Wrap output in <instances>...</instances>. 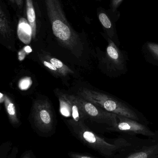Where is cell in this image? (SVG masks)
<instances>
[{"instance_id": "obj_1", "label": "cell", "mask_w": 158, "mask_h": 158, "mask_svg": "<svg viewBox=\"0 0 158 158\" xmlns=\"http://www.w3.org/2000/svg\"><path fill=\"white\" fill-rule=\"evenodd\" d=\"M45 3L55 37L64 47L75 52L81 44L80 39L68 21L60 1L45 0Z\"/></svg>"}, {"instance_id": "obj_2", "label": "cell", "mask_w": 158, "mask_h": 158, "mask_svg": "<svg viewBox=\"0 0 158 158\" xmlns=\"http://www.w3.org/2000/svg\"><path fill=\"white\" fill-rule=\"evenodd\" d=\"M78 94L85 100L108 112L138 122L143 118V115L135 108L110 94L86 88H81Z\"/></svg>"}, {"instance_id": "obj_3", "label": "cell", "mask_w": 158, "mask_h": 158, "mask_svg": "<svg viewBox=\"0 0 158 158\" xmlns=\"http://www.w3.org/2000/svg\"><path fill=\"white\" fill-rule=\"evenodd\" d=\"M71 134L84 145L107 158H112L117 152L118 147L107 143L89 129L83 122L74 120L65 121Z\"/></svg>"}, {"instance_id": "obj_4", "label": "cell", "mask_w": 158, "mask_h": 158, "mask_svg": "<svg viewBox=\"0 0 158 158\" xmlns=\"http://www.w3.org/2000/svg\"><path fill=\"white\" fill-rule=\"evenodd\" d=\"M108 43L105 52H101L99 65L102 71L108 77L117 78L127 74L128 71V53L120 49L114 41L103 34Z\"/></svg>"}, {"instance_id": "obj_5", "label": "cell", "mask_w": 158, "mask_h": 158, "mask_svg": "<svg viewBox=\"0 0 158 158\" xmlns=\"http://www.w3.org/2000/svg\"><path fill=\"white\" fill-rule=\"evenodd\" d=\"M32 126L41 137L52 136L55 132V121L50 103L47 100L34 101L31 115Z\"/></svg>"}, {"instance_id": "obj_6", "label": "cell", "mask_w": 158, "mask_h": 158, "mask_svg": "<svg viewBox=\"0 0 158 158\" xmlns=\"http://www.w3.org/2000/svg\"><path fill=\"white\" fill-rule=\"evenodd\" d=\"M76 98L86 118L102 125L108 131L117 126V115L104 110L79 95L76 96Z\"/></svg>"}, {"instance_id": "obj_7", "label": "cell", "mask_w": 158, "mask_h": 158, "mask_svg": "<svg viewBox=\"0 0 158 158\" xmlns=\"http://www.w3.org/2000/svg\"><path fill=\"white\" fill-rule=\"evenodd\" d=\"M56 92L61 114L65 117H71L75 121L83 122L86 117L77 100L76 96L68 94L59 91Z\"/></svg>"}, {"instance_id": "obj_8", "label": "cell", "mask_w": 158, "mask_h": 158, "mask_svg": "<svg viewBox=\"0 0 158 158\" xmlns=\"http://www.w3.org/2000/svg\"><path fill=\"white\" fill-rule=\"evenodd\" d=\"M117 124L110 131L119 132L131 134H141L146 136H154L155 133L148 127L139 122L132 119L117 115Z\"/></svg>"}, {"instance_id": "obj_9", "label": "cell", "mask_w": 158, "mask_h": 158, "mask_svg": "<svg viewBox=\"0 0 158 158\" xmlns=\"http://www.w3.org/2000/svg\"><path fill=\"white\" fill-rule=\"evenodd\" d=\"M97 16L105 31V34L120 47L121 43L119 40L115 22L108 14L102 8L99 9L97 12Z\"/></svg>"}, {"instance_id": "obj_10", "label": "cell", "mask_w": 158, "mask_h": 158, "mask_svg": "<svg viewBox=\"0 0 158 158\" xmlns=\"http://www.w3.org/2000/svg\"><path fill=\"white\" fill-rule=\"evenodd\" d=\"M0 34L4 40H12L14 36L10 15L4 3L2 2L0 5Z\"/></svg>"}, {"instance_id": "obj_11", "label": "cell", "mask_w": 158, "mask_h": 158, "mask_svg": "<svg viewBox=\"0 0 158 158\" xmlns=\"http://www.w3.org/2000/svg\"><path fill=\"white\" fill-rule=\"evenodd\" d=\"M142 52L145 61L158 67V44L152 42L145 43L142 47Z\"/></svg>"}, {"instance_id": "obj_12", "label": "cell", "mask_w": 158, "mask_h": 158, "mask_svg": "<svg viewBox=\"0 0 158 158\" xmlns=\"http://www.w3.org/2000/svg\"><path fill=\"white\" fill-rule=\"evenodd\" d=\"M3 102L10 123L14 127H19L21 122L18 117L15 106L13 100L8 96L4 94Z\"/></svg>"}, {"instance_id": "obj_13", "label": "cell", "mask_w": 158, "mask_h": 158, "mask_svg": "<svg viewBox=\"0 0 158 158\" xmlns=\"http://www.w3.org/2000/svg\"><path fill=\"white\" fill-rule=\"evenodd\" d=\"M26 13L27 20L30 26L33 39H35L37 31L36 17L35 8L33 4V0H26Z\"/></svg>"}, {"instance_id": "obj_14", "label": "cell", "mask_w": 158, "mask_h": 158, "mask_svg": "<svg viewBox=\"0 0 158 158\" xmlns=\"http://www.w3.org/2000/svg\"><path fill=\"white\" fill-rule=\"evenodd\" d=\"M45 58L56 67L60 72L61 76L66 77L70 74H74L73 70H71L64 63L57 58H54L49 56H46Z\"/></svg>"}, {"instance_id": "obj_15", "label": "cell", "mask_w": 158, "mask_h": 158, "mask_svg": "<svg viewBox=\"0 0 158 158\" xmlns=\"http://www.w3.org/2000/svg\"><path fill=\"white\" fill-rule=\"evenodd\" d=\"M12 143L10 142L2 143L0 148V158H7L12 150Z\"/></svg>"}, {"instance_id": "obj_16", "label": "cell", "mask_w": 158, "mask_h": 158, "mask_svg": "<svg viewBox=\"0 0 158 158\" xmlns=\"http://www.w3.org/2000/svg\"><path fill=\"white\" fill-rule=\"evenodd\" d=\"M42 63L47 68L49 71L51 72L53 75L56 77H60L61 76L60 72L58 71V69L56 68V67L53 64H52L51 62H49L47 59H41Z\"/></svg>"}, {"instance_id": "obj_17", "label": "cell", "mask_w": 158, "mask_h": 158, "mask_svg": "<svg viewBox=\"0 0 158 158\" xmlns=\"http://www.w3.org/2000/svg\"><path fill=\"white\" fill-rule=\"evenodd\" d=\"M68 156L70 158H97L86 153L85 154L75 152H69Z\"/></svg>"}, {"instance_id": "obj_18", "label": "cell", "mask_w": 158, "mask_h": 158, "mask_svg": "<svg viewBox=\"0 0 158 158\" xmlns=\"http://www.w3.org/2000/svg\"><path fill=\"white\" fill-rule=\"evenodd\" d=\"M31 82L29 78H25L22 79L19 83V87L21 90H25L28 89L30 85Z\"/></svg>"}, {"instance_id": "obj_19", "label": "cell", "mask_w": 158, "mask_h": 158, "mask_svg": "<svg viewBox=\"0 0 158 158\" xmlns=\"http://www.w3.org/2000/svg\"><path fill=\"white\" fill-rule=\"evenodd\" d=\"M123 0H111V9L112 12H116Z\"/></svg>"}, {"instance_id": "obj_20", "label": "cell", "mask_w": 158, "mask_h": 158, "mask_svg": "<svg viewBox=\"0 0 158 158\" xmlns=\"http://www.w3.org/2000/svg\"><path fill=\"white\" fill-rule=\"evenodd\" d=\"M148 155L144 152H139L134 153L129 156L128 158H147Z\"/></svg>"}, {"instance_id": "obj_21", "label": "cell", "mask_w": 158, "mask_h": 158, "mask_svg": "<svg viewBox=\"0 0 158 158\" xmlns=\"http://www.w3.org/2000/svg\"><path fill=\"white\" fill-rule=\"evenodd\" d=\"M20 158H36L34 153L32 150L25 151L21 155Z\"/></svg>"}, {"instance_id": "obj_22", "label": "cell", "mask_w": 158, "mask_h": 158, "mask_svg": "<svg viewBox=\"0 0 158 158\" xmlns=\"http://www.w3.org/2000/svg\"><path fill=\"white\" fill-rule=\"evenodd\" d=\"M18 148L16 147H14L12 148L9 156L7 158H16L18 153Z\"/></svg>"}, {"instance_id": "obj_23", "label": "cell", "mask_w": 158, "mask_h": 158, "mask_svg": "<svg viewBox=\"0 0 158 158\" xmlns=\"http://www.w3.org/2000/svg\"><path fill=\"white\" fill-rule=\"evenodd\" d=\"M15 2L17 6L18 7L19 9H21L23 7V0H15Z\"/></svg>"}, {"instance_id": "obj_24", "label": "cell", "mask_w": 158, "mask_h": 158, "mask_svg": "<svg viewBox=\"0 0 158 158\" xmlns=\"http://www.w3.org/2000/svg\"><path fill=\"white\" fill-rule=\"evenodd\" d=\"M9 2L12 4H15V0H9Z\"/></svg>"}, {"instance_id": "obj_25", "label": "cell", "mask_w": 158, "mask_h": 158, "mask_svg": "<svg viewBox=\"0 0 158 158\" xmlns=\"http://www.w3.org/2000/svg\"><path fill=\"white\" fill-rule=\"evenodd\" d=\"M96 1H102V0H96Z\"/></svg>"}]
</instances>
